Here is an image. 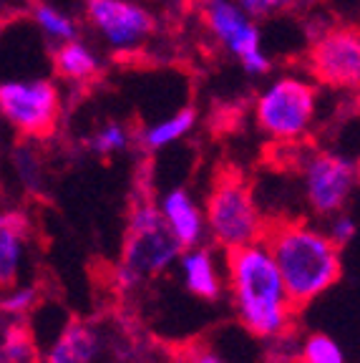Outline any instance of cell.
<instances>
[{"mask_svg": "<svg viewBox=\"0 0 360 363\" xmlns=\"http://www.w3.org/2000/svg\"><path fill=\"white\" fill-rule=\"evenodd\" d=\"M30 225L18 210L0 212V290L11 288L21 278V267L28 252Z\"/></svg>", "mask_w": 360, "mask_h": 363, "instance_id": "11", "label": "cell"}, {"mask_svg": "<svg viewBox=\"0 0 360 363\" xmlns=\"http://www.w3.org/2000/svg\"><path fill=\"white\" fill-rule=\"evenodd\" d=\"M38 303V288L35 285H11L3 288L0 295V313L11 318H26Z\"/></svg>", "mask_w": 360, "mask_h": 363, "instance_id": "19", "label": "cell"}, {"mask_svg": "<svg viewBox=\"0 0 360 363\" xmlns=\"http://www.w3.org/2000/svg\"><path fill=\"white\" fill-rule=\"evenodd\" d=\"M298 358L303 363H348L340 343L327 333H310L298 346Z\"/></svg>", "mask_w": 360, "mask_h": 363, "instance_id": "17", "label": "cell"}, {"mask_svg": "<svg viewBox=\"0 0 360 363\" xmlns=\"http://www.w3.org/2000/svg\"><path fill=\"white\" fill-rule=\"evenodd\" d=\"M101 351V338L94 325L71 320L48 348L45 363H94Z\"/></svg>", "mask_w": 360, "mask_h": 363, "instance_id": "14", "label": "cell"}, {"mask_svg": "<svg viewBox=\"0 0 360 363\" xmlns=\"http://www.w3.org/2000/svg\"><path fill=\"white\" fill-rule=\"evenodd\" d=\"M51 63L58 79L71 81L76 86H94L103 79V71L94 58V53L74 38L61 40V45L53 48Z\"/></svg>", "mask_w": 360, "mask_h": 363, "instance_id": "15", "label": "cell"}, {"mask_svg": "<svg viewBox=\"0 0 360 363\" xmlns=\"http://www.w3.org/2000/svg\"><path fill=\"white\" fill-rule=\"evenodd\" d=\"M300 0H280V8L282 11H287V8H293V6H298Z\"/></svg>", "mask_w": 360, "mask_h": 363, "instance_id": "26", "label": "cell"}, {"mask_svg": "<svg viewBox=\"0 0 360 363\" xmlns=\"http://www.w3.org/2000/svg\"><path fill=\"white\" fill-rule=\"evenodd\" d=\"M227 285L235 315L247 333L262 340L293 333L298 311L262 240L227 250Z\"/></svg>", "mask_w": 360, "mask_h": 363, "instance_id": "2", "label": "cell"}, {"mask_svg": "<svg viewBox=\"0 0 360 363\" xmlns=\"http://www.w3.org/2000/svg\"><path fill=\"white\" fill-rule=\"evenodd\" d=\"M315 86L287 76L270 86L254 106L257 126L275 142L303 139L315 116Z\"/></svg>", "mask_w": 360, "mask_h": 363, "instance_id": "6", "label": "cell"}, {"mask_svg": "<svg viewBox=\"0 0 360 363\" xmlns=\"http://www.w3.org/2000/svg\"><path fill=\"white\" fill-rule=\"evenodd\" d=\"M204 227L212 242L225 252L262 240L265 215L259 212L247 174L235 164H222L214 172L207 194Z\"/></svg>", "mask_w": 360, "mask_h": 363, "instance_id": "4", "label": "cell"}, {"mask_svg": "<svg viewBox=\"0 0 360 363\" xmlns=\"http://www.w3.org/2000/svg\"><path fill=\"white\" fill-rule=\"evenodd\" d=\"M310 76L330 89L355 91L360 84V33L355 23L325 28L305 56Z\"/></svg>", "mask_w": 360, "mask_h": 363, "instance_id": "7", "label": "cell"}, {"mask_svg": "<svg viewBox=\"0 0 360 363\" xmlns=\"http://www.w3.org/2000/svg\"><path fill=\"white\" fill-rule=\"evenodd\" d=\"M332 217H335V220H332L330 230H327V238H330L332 242L343 250V247H348V245L353 242L355 222H353V217L345 215V212H338V215H332Z\"/></svg>", "mask_w": 360, "mask_h": 363, "instance_id": "22", "label": "cell"}, {"mask_svg": "<svg viewBox=\"0 0 360 363\" xmlns=\"http://www.w3.org/2000/svg\"><path fill=\"white\" fill-rule=\"evenodd\" d=\"M35 21H38L40 28L48 35H53V38H58V40L76 38V23L63 16V13H58L56 8L45 6V3L35 6Z\"/></svg>", "mask_w": 360, "mask_h": 363, "instance_id": "21", "label": "cell"}, {"mask_svg": "<svg viewBox=\"0 0 360 363\" xmlns=\"http://www.w3.org/2000/svg\"><path fill=\"white\" fill-rule=\"evenodd\" d=\"M207 30L235 53L249 74H267L270 61L259 53V30L232 0H191Z\"/></svg>", "mask_w": 360, "mask_h": 363, "instance_id": "8", "label": "cell"}, {"mask_svg": "<svg viewBox=\"0 0 360 363\" xmlns=\"http://www.w3.org/2000/svg\"><path fill=\"white\" fill-rule=\"evenodd\" d=\"M240 8H242V13L257 18V21H262V18H272L275 13L282 11L280 0H240Z\"/></svg>", "mask_w": 360, "mask_h": 363, "instance_id": "23", "label": "cell"}, {"mask_svg": "<svg viewBox=\"0 0 360 363\" xmlns=\"http://www.w3.org/2000/svg\"><path fill=\"white\" fill-rule=\"evenodd\" d=\"M305 194L317 217H332L345 210L358 182V167L332 152H313L303 162Z\"/></svg>", "mask_w": 360, "mask_h": 363, "instance_id": "9", "label": "cell"}, {"mask_svg": "<svg viewBox=\"0 0 360 363\" xmlns=\"http://www.w3.org/2000/svg\"><path fill=\"white\" fill-rule=\"evenodd\" d=\"M265 363H303L298 358V346L290 348V351H282V348H272L270 353H267Z\"/></svg>", "mask_w": 360, "mask_h": 363, "instance_id": "24", "label": "cell"}, {"mask_svg": "<svg viewBox=\"0 0 360 363\" xmlns=\"http://www.w3.org/2000/svg\"><path fill=\"white\" fill-rule=\"evenodd\" d=\"M179 270L184 288L191 295H197L202 301H220L225 293V280L214 260L212 247L207 245H194V247H184L179 255Z\"/></svg>", "mask_w": 360, "mask_h": 363, "instance_id": "12", "label": "cell"}, {"mask_svg": "<svg viewBox=\"0 0 360 363\" xmlns=\"http://www.w3.org/2000/svg\"><path fill=\"white\" fill-rule=\"evenodd\" d=\"M126 144H129V131L121 124H106L91 136L86 147L94 154H99V157H111V154L126 149Z\"/></svg>", "mask_w": 360, "mask_h": 363, "instance_id": "20", "label": "cell"}, {"mask_svg": "<svg viewBox=\"0 0 360 363\" xmlns=\"http://www.w3.org/2000/svg\"><path fill=\"white\" fill-rule=\"evenodd\" d=\"M0 113L21 136L45 142L61 124V94L51 81L0 84Z\"/></svg>", "mask_w": 360, "mask_h": 363, "instance_id": "5", "label": "cell"}, {"mask_svg": "<svg viewBox=\"0 0 360 363\" xmlns=\"http://www.w3.org/2000/svg\"><path fill=\"white\" fill-rule=\"evenodd\" d=\"M189 363H227V361H222L217 353L207 351V348H197V351H191Z\"/></svg>", "mask_w": 360, "mask_h": 363, "instance_id": "25", "label": "cell"}, {"mask_svg": "<svg viewBox=\"0 0 360 363\" xmlns=\"http://www.w3.org/2000/svg\"><path fill=\"white\" fill-rule=\"evenodd\" d=\"M144 177L147 179L136 184V194L131 199L124 250L116 267V283L121 290H134L167 272L181 255V245L171 235L159 210V202L154 199L149 169L144 172Z\"/></svg>", "mask_w": 360, "mask_h": 363, "instance_id": "3", "label": "cell"}, {"mask_svg": "<svg viewBox=\"0 0 360 363\" xmlns=\"http://www.w3.org/2000/svg\"><path fill=\"white\" fill-rule=\"evenodd\" d=\"M86 18L116 48H134L157 30L152 13L129 0H86Z\"/></svg>", "mask_w": 360, "mask_h": 363, "instance_id": "10", "label": "cell"}, {"mask_svg": "<svg viewBox=\"0 0 360 363\" xmlns=\"http://www.w3.org/2000/svg\"><path fill=\"white\" fill-rule=\"evenodd\" d=\"M33 348L30 335L21 325H11L0 340V363H33Z\"/></svg>", "mask_w": 360, "mask_h": 363, "instance_id": "18", "label": "cell"}, {"mask_svg": "<svg viewBox=\"0 0 360 363\" xmlns=\"http://www.w3.org/2000/svg\"><path fill=\"white\" fill-rule=\"evenodd\" d=\"M159 210H162V217L169 225L171 235L176 238V242L184 247H194L204 240V215L199 210V204L194 202L189 192L184 187L171 189L169 194H164L162 202H159Z\"/></svg>", "mask_w": 360, "mask_h": 363, "instance_id": "13", "label": "cell"}, {"mask_svg": "<svg viewBox=\"0 0 360 363\" xmlns=\"http://www.w3.org/2000/svg\"><path fill=\"white\" fill-rule=\"evenodd\" d=\"M262 242L270 250L295 311L317 301L343 278V250L308 220L265 217Z\"/></svg>", "mask_w": 360, "mask_h": 363, "instance_id": "1", "label": "cell"}, {"mask_svg": "<svg viewBox=\"0 0 360 363\" xmlns=\"http://www.w3.org/2000/svg\"><path fill=\"white\" fill-rule=\"evenodd\" d=\"M194 121H197V108L194 106H184L181 111H176L171 119H164L159 121V124L149 126L147 131H141V144L147 149H162L167 147V144L176 142L179 136H184L186 131L194 126Z\"/></svg>", "mask_w": 360, "mask_h": 363, "instance_id": "16", "label": "cell"}]
</instances>
